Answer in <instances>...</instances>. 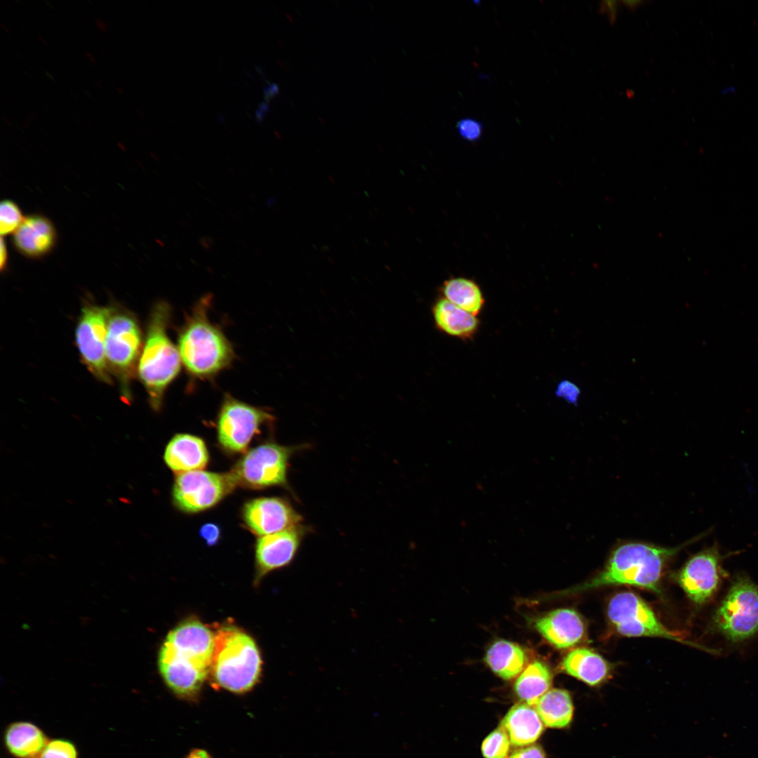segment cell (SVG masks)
Instances as JSON below:
<instances>
[{
	"label": "cell",
	"mask_w": 758,
	"mask_h": 758,
	"mask_svg": "<svg viewBox=\"0 0 758 758\" xmlns=\"http://www.w3.org/2000/svg\"><path fill=\"white\" fill-rule=\"evenodd\" d=\"M552 681L548 667L540 661H534L518 675L514 690L522 701L533 706L550 690Z\"/></svg>",
	"instance_id": "cb8c5ba5"
},
{
	"label": "cell",
	"mask_w": 758,
	"mask_h": 758,
	"mask_svg": "<svg viewBox=\"0 0 758 758\" xmlns=\"http://www.w3.org/2000/svg\"><path fill=\"white\" fill-rule=\"evenodd\" d=\"M38 39H39V40H40V41H41V42H42L43 44H46V45H47V44H48V42L46 41V39H44V37H43L42 36H41V35H38Z\"/></svg>",
	"instance_id": "b9f144b4"
},
{
	"label": "cell",
	"mask_w": 758,
	"mask_h": 758,
	"mask_svg": "<svg viewBox=\"0 0 758 758\" xmlns=\"http://www.w3.org/2000/svg\"><path fill=\"white\" fill-rule=\"evenodd\" d=\"M144 342L135 315L119 304L109 305L105 343L109 371L119 383L123 401L132 399L131 385L137 375Z\"/></svg>",
	"instance_id": "8992f818"
},
{
	"label": "cell",
	"mask_w": 758,
	"mask_h": 758,
	"mask_svg": "<svg viewBox=\"0 0 758 758\" xmlns=\"http://www.w3.org/2000/svg\"><path fill=\"white\" fill-rule=\"evenodd\" d=\"M484 660L496 674L510 680L525 668L526 655L519 645L507 640H498L488 649Z\"/></svg>",
	"instance_id": "603a6c76"
},
{
	"label": "cell",
	"mask_w": 758,
	"mask_h": 758,
	"mask_svg": "<svg viewBox=\"0 0 758 758\" xmlns=\"http://www.w3.org/2000/svg\"><path fill=\"white\" fill-rule=\"evenodd\" d=\"M95 25L97 28L102 32H107L109 30L108 24L100 18H96L95 19Z\"/></svg>",
	"instance_id": "8d00e7d4"
},
{
	"label": "cell",
	"mask_w": 758,
	"mask_h": 758,
	"mask_svg": "<svg viewBox=\"0 0 758 758\" xmlns=\"http://www.w3.org/2000/svg\"><path fill=\"white\" fill-rule=\"evenodd\" d=\"M726 557L714 543L691 557L681 568L679 585L693 603L702 606L714 597L726 575L723 568Z\"/></svg>",
	"instance_id": "4fadbf2b"
},
{
	"label": "cell",
	"mask_w": 758,
	"mask_h": 758,
	"mask_svg": "<svg viewBox=\"0 0 758 758\" xmlns=\"http://www.w3.org/2000/svg\"><path fill=\"white\" fill-rule=\"evenodd\" d=\"M8 261V253L6 246V244L1 237V246H0V270L1 272L4 271L7 268Z\"/></svg>",
	"instance_id": "e575fe53"
},
{
	"label": "cell",
	"mask_w": 758,
	"mask_h": 758,
	"mask_svg": "<svg viewBox=\"0 0 758 758\" xmlns=\"http://www.w3.org/2000/svg\"><path fill=\"white\" fill-rule=\"evenodd\" d=\"M1 27L6 33H8V34L10 33V30H9V29L8 28V27L6 25H5L3 23H1Z\"/></svg>",
	"instance_id": "60d3db41"
},
{
	"label": "cell",
	"mask_w": 758,
	"mask_h": 758,
	"mask_svg": "<svg viewBox=\"0 0 758 758\" xmlns=\"http://www.w3.org/2000/svg\"><path fill=\"white\" fill-rule=\"evenodd\" d=\"M608 618L616 631L627 637H656L681 641L657 618L651 607L630 592L616 594L610 600Z\"/></svg>",
	"instance_id": "7c38bea8"
},
{
	"label": "cell",
	"mask_w": 758,
	"mask_h": 758,
	"mask_svg": "<svg viewBox=\"0 0 758 758\" xmlns=\"http://www.w3.org/2000/svg\"><path fill=\"white\" fill-rule=\"evenodd\" d=\"M215 634L197 620H188L171 630L158 657L159 672L177 696L195 698L210 673Z\"/></svg>",
	"instance_id": "6da1fadb"
},
{
	"label": "cell",
	"mask_w": 758,
	"mask_h": 758,
	"mask_svg": "<svg viewBox=\"0 0 758 758\" xmlns=\"http://www.w3.org/2000/svg\"><path fill=\"white\" fill-rule=\"evenodd\" d=\"M273 420L267 411L226 394L217 420L218 443L227 453H245L253 437Z\"/></svg>",
	"instance_id": "9c48e42d"
},
{
	"label": "cell",
	"mask_w": 758,
	"mask_h": 758,
	"mask_svg": "<svg viewBox=\"0 0 758 758\" xmlns=\"http://www.w3.org/2000/svg\"><path fill=\"white\" fill-rule=\"evenodd\" d=\"M199 534L201 537L206 540L208 545H215L220 539V528L214 523H207L201 527Z\"/></svg>",
	"instance_id": "d6a6232c"
},
{
	"label": "cell",
	"mask_w": 758,
	"mask_h": 758,
	"mask_svg": "<svg viewBox=\"0 0 758 758\" xmlns=\"http://www.w3.org/2000/svg\"><path fill=\"white\" fill-rule=\"evenodd\" d=\"M432 314L436 328L444 333L463 340H471L477 333L480 321L444 297L434 302Z\"/></svg>",
	"instance_id": "ffe728a7"
},
{
	"label": "cell",
	"mask_w": 758,
	"mask_h": 758,
	"mask_svg": "<svg viewBox=\"0 0 758 758\" xmlns=\"http://www.w3.org/2000/svg\"><path fill=\"white\" fill-rule=\"evenodd\" d=\"M185 758H212L211 754L203 749H193Z\"/></svg>",
	"instance_id": "d590c367"
},
{
	"label": "cell",
	"mask_w": 758,
	"mask_h": 758,
	"mask_svg": "<svg viewBox=\"0 0 758 758\" xmlns=\"http://www.w3.org/2000/svg\"><path fill=\"white\" fill-rule=\"evenodd\" d=\"M37 758H78L75 745L64 739H54L48 742Z\"/></svg>",
	"instance_id": "f1b7e54d"
},
{
	"label": "cell",
	"mask_w": 758,
	"mask_h": 758,
	"mask_svg": "<svg viewBox=\"0 0 758 758\" xmlns=\"http://www.w3.org/2000/svg\"><path fill=\"white\" fill-rule=\"evenodd\" d=\"M86 55L91 62L95 63V61H96L95 58V57L93 56V55L91 53H90L88 51H86Z\"/></svg>",
	"instance_id": "f35d334b"
},
{
	"label": "cell",
	"mask_w": 758,
	"mask_h": 758,
	"mask_svg": "<svg viewBox=\"0 0 758 758\" xmlns=\"http://www.w3.org/2000/svg\"><path fill=\"white\" fill-rule=\"evenodd\" d=\"M543 723L535 707L526 703L515 704L501 721L500 727L516 747L529 745L543 732Z\"/></svg>",
	"instance_id": "d6986e66"
},
{
	"label": "cell",
	"mask_w": 758,
	"mask_h": 758,
	"mask_svg": "<svg viewBox=\"0 0 758 758\" xmlns=\"http://www.w3.org/2000/svg\"><path fill=\"white\" fill-rule=\"evenodd\" d=\"M535 627L551 645L564 649L579 643L585 634L580 616L570 609H558L538 618Z\"/></svg>",
	"instance_id": "e0dca14e"
},
{
	"label": "cell",
	"mask_w": 758,
	"mask_h": 758,
	"mask_svg": "<svg viewBox=\"0 0 758 758\" xmlns=\"http://www.w3.org/2000/svg\"><path fill=\"white\" fill-rule=\"evenodd\" d=\"M713 632L732 644L758 634V585L745 576L733 580L712 616Z\"/></svg>",
	"instance_id": "52a82bcc"
},
{
	"label": "cell",
	"mask_w": 758,
	"mask_h": 758,
	"mask_svg": "<svg viewBox=\"0 0 758 758\" xmlns=\"http://www.w3.org/2000/svg\"><path fill=\"white\" fill-rule=\"evenodd\" d=\"M557 397L561 398L568 403L577 404L580 396V388L571 381L565 380L559 383L555 390Z\"/></svg>",
	"instance_id": "4dcf8cb0"
},
{
	"label": "cell",
	"mask_w": 758,
	"mask_h": 758,
	"mask_svg": "<svg viewBox=\"0 0 758 758\" xmlns=\"http://www.w3.org/2000/svg\"><path fill=\"white\" fill-rule=\"evenodd\" d=\"M260 652L254 640L234 626H225L215 633L210 668L215 685L234 693L251 691L259 679Z\"/></svg>",
	"instance_id": "277c9868"
},
{
	"label": "cell",
	"mask_w": 758,
	"mask_h": 758,
	"mask_svg": "<svg viewBox=\"0 0 758 758\" xmlns=\"http://www.w3.org/2000/svg\"><path fill=\"white\" fill-rule=\"evenodd\" d=\"M4 742L8 751L16 758H37L48 740L35 724L17 722L7 727Z\"/></svg>",
	"instance_id": "44dd1931"
},
{
	"label": "cell",
	"mask_w": 758,
	"mask_h": 758,
	"mask_svg": "<svg viewBox=\"0 0 758 758\" xmlns=\"http://www.w3.org/2000/svg\"><path fill=\"white\" fill-rule=\"evenodd\" d=\"M3 121L8 126H12V122L10 121L6 117H3Z\"/></svg>",
	"instance_id": "7bdbcfd3"
},
{
	"label": "cell",
	"mask_w": 758,
	"mask_h": 758,
	"mask_svg": "<svg viewBox=\"0 0 758 758\" xmlns=\"http://www.w3.org/2000/svg\"><path fill=\"white\" fill-rule=\"evenodd\" d=\"M681 547L667 548L641 543L622 545L613 551L606 567L598 575L576 590L630 585L659 592L664 566Z\"/></svg>",
	"instance_id": "5b68a950"
},
{
	"label": "cell",
	"mask_w": 758,
	"mask_h": 758,
	"mask_svg": "<svg viewBox=\"0 0 758 758\" xmlns=\"http://www.w3.org/2000/svg\"><path fill=\"white\" fill-rule=\"evenodd\" d=\"M109 306L86 302L81 310L75 329V343L80 359L99 381L112 382L105 355V343Z\"/></svg>",
	"instance_id": "30bf717a"
},
{
	"label": "cell",
	"mask_w": 758,
	"mask_h": 758,
	"mask_svg": "<svg viewBox=\"0 0 758 758\" xmlns=\"http://www.w3.org/2000/svg\"><path fill=\"white\" fill-rule=\"evenodd\" d=\"M510 740L506 732L500 726L489 733L481 744L484 758H507L510 749Z\"/></svg>",
	"instance_id": "4316f807"
},
{
	"label": "cell",
	"mask_w": 758,
	"mask_h": 758,
	"mask_svg": "<svg viewBox=\"0 0 758 758\" xmlns=\"http://www.w3.org/2000/svg\"><path fill=\"white\" fill-rule=\"evenodd\" d=\"M457 128L459 134L464 139L476 141L481 135L483 126L480 122L474 119L465 118L458 122Z\"/></svg>",
	"instance_id": "f546056e"
},
{
	"label": "cell",
	"mask_w": 758,
	"mask_h": 758,
	"mask_svg": "<svg viewBox=\"0 0 758 758\" xmlns=\"http://www.w3.org/2000/svg\"><path fill=\"white\" fill-rule=\"evenodd\" d=\"M164 460L171 470L179 474L205 468L209 454L201 438L190 434H177L166 446Z\"/></svg>",
	"instance_id": "ac0fdd59"
},
{
	"label": "cell",
	"mask_w": 758,
	"mask_h": 758,
	"mask_svg": "<svg viewBox=\"0 0 758 758\" xmlns=\"http://www.w3.org/2000/svg\"><path fill=\"white\" fill-rule=\"evenodd\" d=\"M534 706L543 723L547 727L564 728L573 717L571 697L568 691L563 689L549 690Z\"/></svg>",
	"instance_id": "d4e9b609"
},
{
	"label": "cell",
	"mask_w": 758,
	"mask_h": 758,
	"mask_svg": "<svg viewBox=\"0 0 758 758\" xmlns=\"http://www.w3.org/2000/svg\"><path fill=\"white\" fill-rule=\"evenodd\" d=\"M237 487L230 472L193 470L176 474L172 491L176 507L197 513L216 505Z\"/></svg>",
	"instance_id": "8fae6325"
},
{
	"label": "cell",
	"mask_w": 758,
	"mask_h": 758,
	"mask_svg": "<svg viewBox=\"0 0 758 758\" xmlns=\"http://www.w3.org/2000/svg\"><path fill=\"white\" fill-rule=\"evenodd\" d=\"M211 297L197 303L179 331L178 349L182 364L192 376L208 378L228 367L235 356L232 346L207 314Z\"/></svg>",
	"instance_id": "7a4b0ae2"
},
{
	"label": "cell",
	"mask_w": 758,
	"mask_h": 758,
	"mask_svg": "<svg viewBox=\"0 0 758 758\" xmlns=\"http://www.w3.org/2000/svg\"><path fill=\"white\" fill-rule=\"evenodd\" d=\"M115 89H116V91H117V93H119V94H122V93H123V90H122V89H121V88L120 87H116V88H115Z\"/></svg>",
	"instance_id": "ee69618b"
},
{
	"label": "cell",
	"mask_w": 758,
	"mask_h": 758,
	"mask_svg": "<svg viewBox=\"0 0 758 758\" xmlns=\"http://www.w3.org/2000/svg\"><path fill=\"white\" fill-rule=\"evenodd\" d=\"M308 527L300 524L277 533L259 537L255 545L258 573H265L288 565L294 558Z\"/></svg>",
	"instance_id": "9a60e30c"
},
{
	"label": "cell",
	"mask_w": 758,
	"mask_h": 758,
	"mask_svg": "<svg viewBox=\"0 0 758 758\" xmlns=\"http://www.w3.org/2000/svg\"><path fill=\"white\" fill-rule=\"evenodd\" d=\"M514 750L508 758H545L543 748L538 745H529Z\"/></svg>",
	"instance_id": "1f68e13d"
},
{
	"label": "cell",
	"mask_w": 758,
	"mask_h": 758,
	"mask_svg": "<svg viewBox=\"0 0 758 758\" xmlns=\"http://www.w3.org/2000/svg\"><path fill=\"white\" fill-rule=\"evenodd\" d=\"M58 234L50 219L39 213L26 217L13 233V244L16 251L30 259H39L55 247Z\"/></svg>",
	"instance_id": "2e32d148"
},
{
	"label": "cell",
	"mask_w": 758,
	"mask_h": 758,
	"mask_svg": "<svg viewBox=\"0 0 758 758\" xmlns=\"http://www.w3.org/2000/svg\"><path fill=\"white\" fill-rule=\"evenodd\" d=\"M245 526L259 537L301 524L302 517L285 499L262 497L246 502L241 510Z\"/></svg>",
	"instance_id": "5bb4252c"
},
{
	"label": "cell",
	"mask_w": 758,
	"mask_h": 758,
	"mask_svg": "<svg viewBox=\"0 0 758 758\" xmlns=\"http://www.w3.org/2000/svg\"><path fill=\"white\" fill-rule=\"evenodd\" d=\"M622 3L624 4L625 6L628 7L630 9L633 10L638 7L641 4H642L643 1L639 0H625L623 1Z\"/></svg>",
	"instance_id": "74e56055"
},
{
	"label": "cell",
	"mask_w": 758,
	"mask_h": 758,
	"mask_svg": "<svg viewBox=\"0 0 758 758\" xmlns=\"http://www.w3.org/2000/svg\"><path fill=\"white\" fill-rule=\"evenodd\" d=\"M171 314V307L164 300L153 306L138 366L137 375L156 411L161 409L166 390L178 375L182 364L178 347L167 333Z\"/></svg>",
	"instance_id": "3957f363"
},
{
	"label": "cell",
	"mask_w": 758,
	"mask_h": 758,
	"mask_svg": "<svg viewBox=\"0 0 758 758\" xmlns=\"http://www.w3.org/2000/svg\"><path fill=\"white\" fill-rule=\"evenodd\" d=\"M36 112H34V113H32V115H31V116H30V117H29V118H28V119H27V120H26V121H25L24 122V124H23V126H24V127H27V126L29 125V122L31 121V120H32V119H33L34 117H35V116H36Z\"/></svg>",
	"instance_id": "ab89813d"
},
{
	"label": "cell",
	"mask_w": 758,
	"mask_h": 758,
	"mask_svg": "<svg viewBox=\"0 0 758 758\" xmlns=\"http://www.w3.org/2000/svg\"><path fill=\"white\" fill-rule=\"evenodd\" d=\"M303 446H286L266 442L247 451L229 472L237 487L263 489L288 488L287 473L291 457Z\"/></svg>",
	"instance_id": "ba28073f"
},
{
	"label": "cell",
	"mask_w": 758,
	"mask_h": 758,
	"mask_svg": "<svg viewBox=\"0 0 758 758\" xmlns=\"http://www.w3.org/2000/svg\"><path fill=\"white\" fill-rule=\"evenodd\" d=\"M618 2L617 1H602L600 5V11L605 13L611 22H614L616 20L618 10Z\"/></svg>",
	"instance_id": "836d02e7"
},
{
	"label": "cell",
	"mask_w": 758,
	"mask_h": 758,
	"mask_svg": "<svg viewBox=\"0 0 758 758\" xmlns=\"http://www.w3.org/2000/svg\"><path fill=\"white\" fill-rule=\"evenodd\" d=\"M561 669L591 686L604 680L609 671L606 661L601 656L585 648L570 651L562 660Z\"/></svg>",
	"instance_id": "7402d4cb"
},
{
	"label": "cell",
	"mask_w": 758,
	"mask_h": 758,
	"mask_svg": "<svg viewBox=\"0 0 758 758\" xmlns=\"http://www.w3.org/2000/svg\"><path fill=\"white\" fill-rule=\"evenodd\" d=\"M440 291L442 297L476 317L484 308L485 299L481 288L467 278L448 279L444 281Z\"/></svg>",
	"instance_id": "484cf974"
},
{
	"label": "cell",
	"mask_w": 758,
	"mask_h": 758,
	"mask_svg": "<svg viewBox=\"0 0 758 758\" xmlns=\"http://www.w3.org/2000/svg\"><path fill=\"white\" fill-rule=\"evenodd\" d=\"M25 217L18 205L11 199H4L0 204V232L1 237L14 233L22 223Z\"/></svg>",
	"instance_id": "83f0119b"
}]
</instances>
